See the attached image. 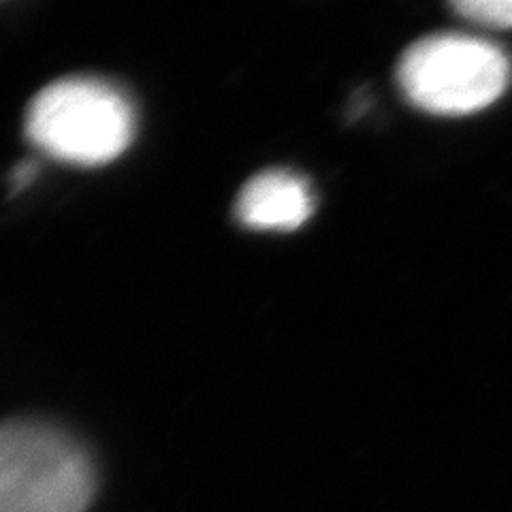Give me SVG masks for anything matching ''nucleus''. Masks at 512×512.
Masks as SVG:
<instances>
[{"mask_svg": "<svg viewBox=\"0 0 512 512\" xmlns=\"http://www.w3.org/2000/svg\"><path fill=\"white\" fill-rule=\"evenodd\" d=\"M314 212V197L301 175L286 169L263 171L242 188L237 220L252 231H295Z\"/></svg>", "mask_w": 512, "mask_h": 512, "instance_id": "4", "label": "nucleus"}, {"mask_svg": "<svg viewBox=\"0 0 512 512\" xmlns=\"http://www.w3.org/2000/svg\"><path fill=\"white\" fill-rule=\"evenodd\" d=\"M96 468L84 444L52 423L0 425V512H86Z\"/></svg>", "mask_w": 512, "mask_h": 512, "instance_id": "2", "label": "nucleus"}, {"mask_svg": "<svg viewBox=\"0 0 512 512\" xmlns=\"http://www.w3.org/2000/svg\"><path fill=\"white\" fill-rule=\"evenodd\" d=\"M397 82L406 99L434 116H468L489 107L510 82L498 45L466 35H434L408 47Z\"/></svg>", "mask_w": 512, "mask_h": 512, "instance_id": "3", "label": "nucleus"}, {"mask_svg": "<svg viewBox=\"0 0 512 512\" xmlns=\"http://www.w3.org/2000/svg\"><path fill=\"white\" fill-rule=\"evenodd\" d=\"M137 116L128 96L105 79L64 77L45 86L26 111L35 148L62 163L99 167L135 139Z\"/></svg>", "mask_w": 512, "mask_h": 512, "instance_id": "1", "label": "nucleus"}, {"mask_svg": "<svg viewBox=\"0 0 512 512\" xmlns=\"http://www.w3.org/2000/svg\"><path fill=\"white\" fill-rule=\"evenodd\" d=\"M37 175V167L32 163H22L20 167H15L13 171V178H11V186L22 190L24 186H28L32 182V178Z\"/></svg>", "mask_w": 512, "mask_h": 512, "instance_id": "6", "label": "nucleus"}, {"mask_svg": "<svg viewBox=\"0 0 512 512\" xmlns=\"http://www.w3.org/2000/svg\"><path fill=\"white\" fill-rule=\"evenodd\" d=\"M463 20L485 28H512V0H463L453 3Z\"/></svg>", "mask_w": 512, "mask_h": 512, "instance_id": "5", "label": "nucleus"}]
</instances>
